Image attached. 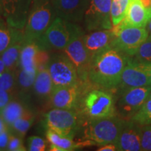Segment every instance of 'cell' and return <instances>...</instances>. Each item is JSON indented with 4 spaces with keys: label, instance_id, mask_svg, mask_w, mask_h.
<instances>
[{
    "label": "cell",
    "instance_id": "6da1fadb",
    "mask_svg": "<svg viewBox=\"0 0 151 151\" xmlns=\"http://www.w3.org/2000/svg\"><path fill=\"white\" fill-rule=\"evenodd\" d=\"M129 57L111 46L92 57L88 80L93 86L109 91H116Z\"/></svg>",
    "mask_w": 151,
    "mask_h": 151
},
{
    "label": "cell",
    "instance_id": "7a4b0ae2",
    "mask_svg": "<svg viewBox=\"0 0 151 151\" xmlns=\"http://www.w3.org/2000/svg\"><path fill=\"white\" fill-rule=\"evenodd\" d=\"M126 120L118 115L105 118H85L79 130L80 141H90L100 146L107 143L116 144Z\"/></svg>",
    "mask_w": 151,
    "mask_h": 151
},
{
    "label": "cell",
    "instance_id": "3957f363",
    "mask_svg": "<svg viewBox=\"0 0 151 151\" xmlns=\"http://www.w3.org/2000/svg\"><path fill=\"white\" fill-rule=\"evenodd\" d=\"M84 33L85 30L78 23L56 17L37 43L41 48L49 52L62 51L75 37Z\"/></svg>",
    "mask_w": 151,
    "mask_h": 151
},
{
    "label": "cell",
    "instance_id": "277c9868",
    "mask_svg": "<svg viewBox=\"0 0 151 151\" xmlns=\"http://www.w3.org/2000/svg\"><path fill=\"white\" fill-rule=\"evenodd\" d=\"M56 17L52 0H33L23 29L24 40L37 41Z\"/></svg>",
    "mask_w": 151,
    "mask_h": 151
},
{
    "label": "cell",
    "instance_id": "5b68a950",
    "mask_svg": "<svg viewBox=\"0 0 151 151\" xmlns=\"http://www.w3.org/2000/svg\"><path fill=\"white\" fill-rule=\"evenodd\" d=\"M85 118L80 111L69 109L52 108L44 114L46 129L72 139L78 133Z\"/></svg>",
    "mask_w": 151,
    "mask_h": 151
},
{
    "label": "cell",
    "instance_id": "8992f818",
    "mask_svg": "<svg viewBox=\"0 0 151 151\" xmlns=\"http://www.w3.org/2000/svg\"><path fill=\"white\" fill-rule=\"evenodd\" d=\"M80 111L86 118H105L117 115L114 97L106 90L94 89L86 92Z\"/></svg>",
    "mask_w": 151,
    "mask_h": 151
},
{
    "label": "cell",
    "instance_id": "52a82bcc",
    "mask_svg": "<svg viewBox=\"0 0 151 151\" xmlns=\"http://www.w3.org/2000/svg\"><path fill=\"white\" fill-rule=\"evenodd\" d=\"M47 68L51 77L53 88L86 83L80 80L74 65L62 51H55L50 54Z\"/></svg>",
    "mask_w": 151,
    "mask_h": 151
},
{
    "label": "cell",
    "instance_id": "ba28073f",
    "mask_svg": "<svg viewBox=\"0 0 151 151\" xmlns=\"http://www.w3.org/2000/svg\"><path fill=\"white\" fill-rule=\"evenodd\" d=\"M148 86H151V64L137 61L129 57L116 92L120 94L130 88Z\"/></svg>",
    "mask_w": 151,
    "mask_h": 151
},
{
    "label": "cell",
    "instance_id": "9c48e42d",
    "mask_svg": "<svg viewBox=\"0 0 151 151\" xmlns=\"http://www.w3.org/2000/svg\"><path fill=\"white\" fill-rule=\"evenodd\" d=\"M111 1L88 0L83 20L86 31L113 29L111 16Z\"/></svg>",
    "mask_w": 151,
    "mask_h": 151
},
{
    "label": "cell",
    "instance_id": "30bf717a",
    "mask_svg": "<svg viewBox=\"0 0 151 151\" xmlns=\"http://www.w3.org/2000/svg\"><path fill=\"white\" fill-rule=\"evenodd\" d=\"M90 86L93 85L89 82L79 86L53 88L49 106L51 109L80 111L83 97Z\"/></svg>",
    "mask_w": 151,
    "mask_h": 151
},
{
    "label": "cell",
    "instance_id": "8fae6325",
    "mask_svg": "<svg viewBox=\"0 0 151 151\" xmlns=\"http://www.w3.org/2000/svg\"><path fill=\"white\" fill-rule=\"evenodd\" d=\"M116 38L111 46L129 57H133L149 34L146 27H122L117 25L113 27Z\"/></svg>",
    "mask_w": 151,
    "mask_h": 151
},
{
    "label": "cell",
    "instance_id": "7c38bea8",
    "mask_svg": "<svg viewBox=\"0 0 151 151\" xmlns=\"http://www.w3.org/2000/svg\"><path fill=\"white\" fill-rule=\"evenodd\" d=\"M151 86L130 88L120 92L117 101L116 113L118 116L130 120L149 98Z\"/></svg>",
    "mask_w": 151,
    "mask_h": 151
},
{
    "label": "cell",
    "instance_id": "4fadbf2b",
    "mask_svg": "<svg viewBox=\"0 0 151 151\" xmlns=\"http://www.w3.org/2000/svg\"><path fill=\"white\" fill-rule=\"evenodd\" d=\"M85 34L75 37L62 51L73 62L80 80L83 83H88L90 82L88 80V71L91 58L84 46Z\"/></svg>",
    "mask_w": 151,
    "mask_h": 151
},
{
    "label": "cell",
    "instance_id": "5bb4252c",
    "mask_svg": "<svg viewBox=\"0 0 151 151\" xmlns=\"http://www.w3.org/2000/svg\"><path fill=\"white\" fill-rule=\"evenodd\" d=\"M2 16L11 27L23 29L33 0H1Z\"/></svg>",
    "mask_w": 151,
    "mask_h": 151
},
{
    "label": "cell",
    "instance_id": "9a60e30c",
    "mask_svg": "<svg viewBox=\"0 0 151 151\" xmlns=\"http://www.w3.org/2000/svg\"><path fill=\"white\" fill-rule=\"evenodd\" d=\"M142 125L134 120H127L116 143L118 150H141Z\"/></svg>",
    "mask_w": 151,
    "mask_h": 151
},
{
    "label": "cell",
    "instance_id": "2e32d148",
    "mask_svg": "<svg viewBox=\"0 0 151 151\" xmlns=\"http://www.w3.org/2000/svg\"><path fill=\"white\" fill-rule=\"evenodd\" d=\"M57 17L76 23L83 20L88 0H52Z\"/></svg>",
    "mask_w": 151,
    "mask_h": 151
},
{
    "label": "cell",
    "instance_id": "e0dca14e",
    "mask_svg": "<svg viewBox=\"0 0 151 151\" xmlns=\"http://www.w3.org/2000/svg\"><path fill=\"white\" fill-rule=\"evenodd\" d=\"M53 84L47 66L37 69L32 90V102L43 106L48 104L51 97Z\"/></svg>",
    "mask_w": 151,
    "mask_h": 151
},
{
    "label": "cell",
    "instance_id": "ac0fdd59",
    "mask_svg": "<svg viewBox=\"0 0 151 151\" xmlns=\"http://www.w3.org/2000/svg\"><path fill=\"white\" fill-rule=\"evenodd\" d=\"M116 38V34L112 29H100L85 34L83 43L90 58L101 50L111 46Z\"/></svg>",
    "mask_w": 151,
    "mask_h": 151
},
{
    "label": "cell",
    "instance_id": "d6986e66",
    "mask_svg": "<svg viewBox=\"0 0 151 151\" xmlns=\"http://www.w3.org/2000/svg\"><path fill=\"white\" fill-rule=\"evenodd\" d=\"M151 18V9L143 6L140 0H132L127 14L118 25L122 27H146Z\"/></svg>",
    "mask_w": 151,
    "mask_h": 151
},
{
    "label": "cell",
    "instance_id": "ffe728a7",
    "mask_svg": "<svg viewBox=\"0 0 151 151\" xmlns=\"http://www.w3.org/2000/svg\"><path fill=\"white\" fill-rule=\"evenodd\" d=\"M46 137L49 143L48 150L71 151L84 147L95 146L90 141H74V139L60 135L51 129H46Z\"/></svg>",
    "mask_w": 151,
    "mask_h": 151
},
{
    "label": "cell",
    "instance_id": "44dd1931",
    "mask_svg": "<svg viewBox=\"0 0 151 151\" xmlns=\"http://www.w3.org/2000/svg\"><path fill=\"white\" fill-rule=\"evenodd\" d=\"M36 74L37 73H28L21 68H18L17 70V97L32 106V90Z\"/></svg>",
    "mask_w": 151,
    "mask_h": 151
},
{
    "label": "cell",
    "instance_id": "7402d4cb",
    "mask_svg": "<svg viewBox=\"0 0 151 151\" xmlns=\"http://www.w3.org/2000/svg\"><path fill=\"white\" fill-rule=\"evenodd\" d=\"M40 49L37 41L24 40L20 52L19 68L28 73H37V58Z\"/></svg>",
    "mask_w": 151,
    "mask_h": 151
},
{
    "label": "cell",
    "instance_id": "603a6c76",
    "mask_svg": "<svg viewBox=\"0 0 151 151\" xmlns=\"http://www.w3.org/2000/svg\"><path fill=\"white\" fill-rule=\"evenodd\" d=\"M23 37V29L11 27L5 18L0 16V54L13 43Z\"/></svg>",
    "mask_w": 151,
    "mask_h": 151
},
{
    "label": "cell",
    "instance_id": "cb8c5ba5",
    "mask_svg": "<svg viewBox=\"0 0 151 151\" xmlns=\"http://www.w3.org/2000/svg\"><path fill=\"white\" fill-rule=\"evenodd\" d=\"M24 42V37L15 41L9 46L2 53L0 54L4 62L6 70L16 71L20 65V56Z\"/></svg>",
    "mask_w": 151,
    "mask_h": 151
},
{
    "label": "cell",
    "instance_id": "d4e9b609",
    "mask_svg": "<svg viewBox=\"0 0 151 151\" xmlns=\"http://www.w3.org/2000/svg\"><path fill=\"white\" fill-rule=\"evenodd\" d=\"M36 117L37 113L34 106L27 107L22 116L9 126V128L12 133L23 139L28 130L35 122Z\"/></svg>",
    "mask_w": 151,
    "mask_h": 151
},
{
    "label": "cell",
    "instance_id": "484cf974",
    "mask_svg": "<svg viewBox=\"0 0 151 151\" xmlns=\"http://www.w3.org/2000/svg\"><path fill=\"white\" fill-rule=\"evenodd\" d=\"M29 106H32L27 104L21 99L16 97L11 100L10 102L0 111V115L2 117L6 125L9 127L17 119L22 116L25 109Z\"/></svg>",
    "mask_w": 151,
    "mask_h": 151
},
{
    "label": "cell",
    "instance_id": "4316f807",
    "mask_svg": "<svg viewBox=\"0 0 151 151\" xmlns=\"http://www.w3.org/2000/svg\"><path fill=\"white\" fill-rule=\"evenodd\" d=\"M132 0H112L111 16L113 27L117 26L125 17Z\"/></svg>",
    "mask_w": 151,
    "mask_h": 151
},
{
    "label": "cell",
    "instance_id": "83f0119b",
    "mask_svg": "<svg viewBox=\"0 0 151 151\" xmlns=\"http://www.w3.org/2000/svg\"><path fill=\"white\" fill-rule=\"evenodd\" d=\"M17 70H6L0 76V90L11 92L17 96Z\"/></svg>",
    "mask_w": 151,
    "mask_h": 151
},
{
    "label": "cell",
    "instance_id": "f1b7e54d",
    "mask_svg": "<svg viewBox=\"0 0 151 151\" xmlns=\"http://www.w3.org/2000/svg\"><path fill=\"white\" fill-rule=\"evenodd\" d=\"M141 125H151V99L145 101L141 109L132 118Z\"/></svg>",
    "mask_w": 151,
    "mask_h": 151
},
{
    "label": "cell",
    "instance_id": "f546056e",
    "mask_svg": "<svg viewBox=\"0 0 151 151\" xmlns=\"http://www.w3.org/2000/svg\"><path fill=\"white\" fill-rule=\"evenodd\" d=\"M137 61L151 64V36L148 35L147 39L141 45L136 54L132 57Z\"/></svg>",
    "mask_w": 151,
    "mask_h": 151
},
{
    "label": "cell",
    "instance_id": "4dcf8cb0",
    "mask_svg": "<svg viewBox=\"0 0 151 151\" xmlns=\"http://www.w3.org/2000/svg\"><path fill=\"white\" fill-rule=\"evenodd\" d=\"M27 150L44 151L47 150L46 141L38 136H31L27 139Z\"/></svg>",
    "mask_w": 151,
    "mask_h": 151
},
{
    "label": "cell",
    "instance_id": "1f68e13d",
    "mask_svg": "<svg viewBox=\"0 0 151 151\" xmlns=\"http://www.w3.org/2000/svg\"><path fill=\"white\" fill-rule=\"evenodd\" d=\"M6 150L9 151H25L27 148L24 146L23 139L11 132Z\"/></svg>",
    "mask_w": 151,
    "mask_h": 151
},
{
    "label": "cell",
    "instance_id": "d6a6232c",
    "mask_svg": "<svg viewBox=\"0 0 151 151\" xmlns=\"http://www.w3.org/2000/svg\"><path fill=\"white\" fill-rule=\"evenodd\" d=\"M141 150H151V125H142Z\"/></svg>",
    "mask_w": 151,
    "mask_h": 151
},
{
    "label": "cell",
    "instance_id": "836d02e7",
    "mask_svg": "<svg viewBox=\"0 0 151 151\" xmlns=\"http://www.w3.org/2000/svg\"><path fill=\"white\" fill-rule=\"evenodd\" d=\"M16 94L11 93V92L0 90V111L4 108L11 100L16 98Z\"/></svg>",
    "mask_w": 151,
    "mask_h": 151
},
{
    "label": "cell",
    "instance_id": "e575fe53",
    "mask_svg": "<svg viewBox=\"0 0 151 151\" xmlns=\"http://www.w3.org/2000/svg\"><path fill=\"white\" fill-rule=\"evenodd\" d=\"M11 134V132L9 127H7L0 134V151L6 150Z\"/></svg>",
    "mask_w": 151,
    "mask_h": 151
},
{
    "label": "cell",
    "instance_id": "d590c367",
    "mask_svg": "<svg viewBox=\"0 0 151 151\" xmlns=\"http://www.w3.org/2000/svg\"><path fill=\"white\" fill-rule=\"evenodd\" d=\"M98 151H116L118 150L116 145L115 143H107L101 146L97 149Z\"/></svg>",
    "mask_w": 151,
    "mask_h": 151
},
{
    "label": "cell",
    "instance_id": "8d00e7d4",
    "mask_svg": "<svg viewBox=\"0 0 151 151\" xmlns=\"http://www.w3.org/2000/svg\"><path fill=\"white\" fill-rule=\"evenodd\" d=\"M7 127H8V126L6 125V122H4V120L2 117L0 115V134H1Z\"/></svg>",
    "mask_w": 151,
    "mask_h": 151
},
{
    "label": "cell",
    "instance_id": "74e56055",
    "mask_svg": "<svg viewBox=\"0 0 151 151\" xmlns=\"http://www.w3.org/2000/svg\"><path fill=\"white\" fill-rule=\"evenodd\" d=\"M140 1L145 8L151 9V0H140Z\"/></svg>",
    "mask_w": 151,
    "mask_h": 151
},
{
    "label": "cell",
    "instance_id": "f35d334b",
    "mask_svg": "<svg viewBox=\"0 0 151 151\" xmlns=\"http://www.w3.org/2000/svg\"><path fill=\"white\" fill-rule=\"evenodd\" d=\"M6 70V69L4 62L2 59H1V56H0V76Z\"/></svg>",
    "mask_w": 151,
    "mask_h": 151
},
{
    "label": "cell",
    "instance_id": "ab89813d",
    "mask_svg": "<svg viewBox=\"0 0 151 151\" xmlns=\"http://www.w3.org/2000/svg\"><path fill=\"white\" fill-rule=\"evenodd\" d=\"M146 27L147 30H148L149 35L151 36V18H150V20H149V22H148V24H147V25H146Z\"/></svg>",
    "mask_w": 151,
    "mask_h": 151
},
{
    "label": "cell",
    "instance_id": "60d3db41",
    "mask_svg": "<svg viewBox=\"0 0 151 151\" xmlns=\"http://www.w3.org/2000/svg\"><path fill=\"white\" fill-rule=\"evenodd\" d=\"M0 16H2V6H1V0H0Z\"/></svg>",
    "mask_w": 151,
    "mask_h": 151
},
{
    "label": "cell",
    "instance_id": "b9f144b4",
    "mask_svg": "<svg viewBox=\"0 0 151 151\" xmlns=\"http://www.w3.org/2000/svg\"><path fill=\"white\" fill-rule=\"evenodd\" d=\"M148 99H151V92H150V96H149Z\"/></svg>",
    "mask_w": 151,
    "mask_h": 151
}]
</instances>
